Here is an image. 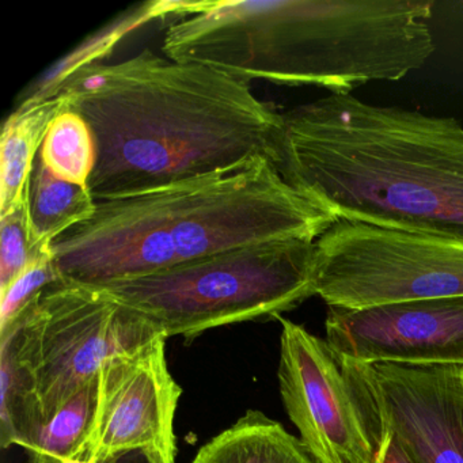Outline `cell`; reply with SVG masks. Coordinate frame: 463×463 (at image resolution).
I'll return each instance as SVG.
<instances>
[{
    "instance_id": "cell-1",
    "label": "cell",
    "mask_w": 463,
    "mask_h": 463,
    "mask_svg": "<svg viewBox=\"0 0 463 463\" xmlns=\"http://www.w3.org/2000/svg\"><path fill=\"white\" fill-rule=\"evenodd\" d=\"M61 93L96 140L89 180L96 202L151 194L269 158L280 118L246 80L150 50L120 63L85 67Z\"/></svg>"
},
{
    "instance_id": "cell-2",
    "label": "cell",
    "mask_w": 463,
    "mask_h": 463,
    "mask_svg": "<svg viewBox=\"0 0 463 463\" xmlns=\"http://www.w3.org/2000/svg\"><path fill=\"white\" fill-rule=\"evenodd\" d=\"M269 161L337 219L463 243V127L352 94L280 113Z\"/></svg>"
},
{
    "instance_id": "cell-3",
    "label": "cell",
    "mask_w": 463,
    "mask_h": 463,
    "mask_svg": "<svg viewBox=\"0 0 463 463\" xmlns=\"http://www.w3.org/2000/svg\"><path fill=\"white\" fill-rule=\"evenodd\" d=\"M432 0L199 2L165 31L162 52L250 83L313 85L351 94L395 80L435 52Z\"/></svg>"
},
{
    "instance_id": "cell-4",
    "label": "cell",
    "mask_w": 463,
    "mask_h": 463,
    "mask_svg": "<svg viewBox=\"0 0 463 463\" xmlns=\"http://www.w3.org/2000/svg\"><path fill=\"white\" fill-rule=\"evenodd\" d=\"M337 221L259 156L234 172L97 202L51 249L64 279L102 286L245 246L316 241Z\"/></svg>"
},
{
    "instance_id": "cell-5",
    "label": "cell",
    "mask_w": 463,
    "mask_h": 463,
    "mask_svg": "<svg viewBox=\"0 0 463 463\" xmlns=\"http://www.w3.org/2000/svg\"><path fill=\"white\" fill-rule=\"evenodd\" d=\"M316 241H273L96 287L145 314L166 338L192 341L294 310L316 295Z\"/></svg>"
},
{
    "instance_id": "cell-6",
    "label": "cell",
    "mask_w": 463,
    "mask_h": 463,
    "mask_svg": "<svg viewBox=\"0 0 463 463\" xmlns=\"http://www.w3.org/2000/svg\"><path fill=\"white\" fill-rule=\"evenodd\" d=\"M162 335L156 322L105 289L64 278L0 332L33 382L44 425L110 359Z\"/></svg>"
},
{
    "instance_id": "cell-7",
    "label": "cell",
    "mask_w": 463,
    "mask_h": 463,
    "mask_svg": "<svg viewBox=\"0 0 463 463\" xmlns=\"http://www.w3.org/2000/svg\"><path fill=\"white\" fill-rule=\"evenodd\" d=\"M316 295L365 308L463 297V243L338 219L316 241Z\"/></svg>"
},
{
    "instance_id": "cell-8",
    "label": "cell",
    "mask_w": 463,
    "mask_h": 463,
    "mask_svg": "<svg viewBox=\"0 0 463 463\" xmlns=\"http://www.w3.org/2000/svg\"><path fill=\"white\" fill-rule=\"evenodd\" d=\"M278 321L279 389L303 446L317 463H373L383 425L351 360L302 325Z\"/></svg>"
},
{
    "instance_id": "cell-9",
    "label": "cell",
    "mask_w": 463,
    "mask_h": 463,
    "mask_svg": "<svg viewBox=\"0 0 463 463\" xmlns=\"http://www.w3.org/2000/svg\"><path fill=\"white\" fill-rule=\"evenodd\" d=\"M165 335L110 359L99 373L96 417L82 458L97 463L140 452L175 463L181 387L170 373Z\"/></svg>"
},
{
    "instance_id": "cell-10",
    "label": "cell",
    "mask_w": 463,
    "mask_h": 463,
    "mask_svg": "<svg viewBox=\"0 0 463 463\" xmlns=\"http://www.w3.org/2000/svg\"><path fill=\"white\" fill-rule=\"evenodd\" d=\"M351 362L411 462L463 463V365Z\"/></svg>"
},
{
    "instance_id": "cell-11",
    "label": "cell",
    "mask_w": 463,
    "mask_h": 463,
    "mask_svg": "<svg viewBox=\"0 0 463 463\" xmlns=\"http://www.w3.org/2000/svg\"><path fill=\"white\" fill-rule=\"evenodd\" d=\"M325 329L354 362L463 365V297L329 307Z\"/></svg>"
},
{
    "instance_id": "cell-12",
    "label": "cell",
    "mask_w": 463,
    "mask_h": 463,
    "mask_svg": "<svg viewBox=\"0 0 463 463\" xmlns=\"http://www.w3.org/2000/svg\"><path fill=\"white\" fill-rule=\"evenodd\" d=\"M69 108V99L61 93L20 104L7 118L0 142V215L9 213L31 188L34 161L48 129Z\"/></svg>"
},
{
    "instance_id": "cell-13",
    "label": "cell",
    "mask_w": 463,
    "mask_h": 463,
    "mask_svg": "<svg viewBox=\"0 0 463 463\" xmlns=\"http://www.w3.org/2000/svg\"><path fill=\"white\" fill-rule=\"evenodd\" d=\"M191 463H317L299 438L260 411H248L211 439Z\"/></svg>"
},
{
    "instance_id": "cell-14",
    "label": "cell",
    "mask_w": 463,
    "mask_h": 463,
    "mask_svg": "<svg viewBox=\"0 0 463 463\" xmlns=\"http://www.w3.org/2000/svg\"><path fill=\"white\" fill-rule=\"evenodd\" d=\"M29 207L34 240L51 248L53 241L64 232L89 221L96 213L97 202L89 186L61 180L37 156L32 172Z\"/></svg>"
},
{
    "instance_id": "cell-15",
    "label": "cell",
    "mask_w": 463,
    "mask_h": 463,
    "mask_svg": "<svg viewBox=\"0 0 463 463\" xmlns=\"http://www.w3.org/2000/svg\"><path fill=\"white\" fill-rule=\"evenodd\" d=\"M44 428L33 382L9 337H0V444L29 449Z\"/></svg>"
},
{
    "instance_id": "cell-16",
    "label": "cell",
    "mask_w": 463,
    "mask_h": 463,
    "mask_svg": "<svg viewBox=\"0 0 463 463\" xmlns=\"http://www.w3.org/2000/svg\"><path fill=\"white\" fill-rule=\"evenodd\" d=\"M177 10L178 2H154V4L150 2V4L143 5L139 10L127 13L123 17L99 32V34L90 37L78 50L70 53L61 63L51 69L44 77L40 78L32 88L23 94L18 105L43 101V99L58 96L61 93V86L71 75L85 67L99 64V61L108 56L113 47L118 45V43L129 32L135 31L154 18L175 15Z\"/></svg>"
},
{
    "instance_id": "cell-17",
    "label": "cell",
    "mask_w": 463,
    "mask_h": 463,
    "mask_svg": "<svg viewBox=\"0 0 463 463\" xmlns=\"http://www.w3.org/2000/svg\"><path fill=\"white\" fill-rule=\"evenodd\" d=\"M99 375L75 394L26 449L28 463H66L82 458L96 417Z\"/></svg>"
},
{
    "instance_id": "cell-18",
    "label": "cell",
    "mask_w": 463,
    "mask_h": 463,
    "mask_svg": "<svg viewBox=\"0 0 463 463\" xmlns=\"http://www.w3.org/2000/svg\"><path fill=\"white\" fill-rule=\"evenodd\" d=\"M39 156L56 177L89 186L96 166L97 147L88 121L71 108L64 110L51 124Z\"/></svg>"
},
{
    "instance_id": "cell-19",
    "label": "cell",
    "mask_w": 463,
    "mask_h": 463,
    "mask_svg": "<svg viewBox=\"0 0 463 463\" xmlns=\"http://www.w3.org/2000/svg\"><path fill=\"white\" fill-rule=\"evenodd\" d=\"M29 192L5 215H0V294L6 291L29 267L52 256L50 246L34 240Z\"/></svg>"
},
{
    "instance_id": "cell-20",
    "label": "cell",
    "mask_w": 463,
    "mask_h": 463,
    "mask_svg": "<svg viewBox=\"0 0 463 463\" xmlns=\"http://www.w3.org/2000/svg\"><path fill=\"white\" fill-rule=\"evenodd\" d=\"M63 276L56 267L53 254L29 267L6 291L0 294V332L14 324L37 298Z\"/></svg>"
},
{
    "instance_id": "cell-21",
    "label": "cell",
    "mask_w": 463,
    "mask_h": 463,
    "mask_svg": "<svg viewBox=\"0 0 463 463\" xmlns=\"http://www.w3.org/2000/svg\"><path fill=\"white\" fill-rule=\"evenodd\" d=\"M373 463H413L411 457L406 454L402 444L398 440L397 436L390 430H384L383 440L379 447Z\"/></svg>"
},
{
    "instance_id": "cell-22",
    "label": "cell",
    "mask_w": 463,
    "mask_h": 463,
    "mask_svg": "<svg viewBox=\"0 0 463 463\" xmlns=\"http://www.w3.org/2000/svg\"><path fill=\"white\" fill-rule=\"evenodd\" d=\"M118 463H148V460L140 452H129V454L118 458Z\"/></svg>"
},
{
    "instance_id": "cell-23",
    "label": "cell",
    "mask_w": 463,
    "mask_h": 463,
    "mask_svg": "<svg viewBox=\"0 0 463 463\" xmlns=\"http://www.w3.org/2000/svg\"><path fill=\"white\" fill-rule=\"evenodd\" d=\"M66 463H97L93 458H72L67 460Z\"/></svg>"
},
{
    "instance_id": "cell-24",
    "label": "cell",
    "mask_w": 463,
    "mask_h": 463,
    "mask_svg": "<svg viewBox=\"0 0 463 463\" xmlns=\"http://www.w3.org/2000/svg\"><path fill=\"white\" fill-rule=\"evenodd\" d=\"M102 463H118V459L107 460V462Z\"/></svg>"
}]
</instances>
